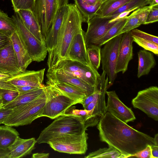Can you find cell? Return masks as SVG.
Returning a JSON list of instances; mask_svg holds the SVG:
<instances>
[{
  "label": "cell",
  "instance_id": "39",
  "mask_svg": "<svg viewBox=\"0 0 158 158\" xmlns=\"http://www.w3.org/2000/svg\"><path fill=\"white\" fill-rule=\"evenodd\" d=\"M0 94L3 106L13 101L19 95V92L17 91L0 89Z\"/></svg>",
  "mask_w": 158,
  "mask_h": 158
},
{
  "label": "cell",
  "instance_id": "16",
  "mask_svg": "<svg viewBox=\"0 0 158 158\" xmlns=\"http://www.w3.org/2000/svg\"><path fill=\"white\" fill-rule=\"evenodd\" d=\"M68 7V4L61 7L58 10L52 25L45 40L48 53L47 62L51 58L57 46L60 31Z\"/></svg>",
  "mask_w": 158,
  "mask_h": 158
},
{
  "label": "cell",
  "instance_id": "2",
  "mask_svg": "<svg viewBox=\"0 0 158 158\" xmlns=\"http://www.w3.org/2000/svg\"><path fill=\"white\" fill-rule=\"evenodd\" d=\"M84 22L81 14L74 4H68L60 31L57 46L50 60L48 70L53 68L60 61L66 59L69 47L75 36L81 31Z\"/></svg>",
  "mask_w": 158,
  "mask_h": 158
},
{
  "label": "cell",
  "instance_id": "24",
  "mask_svg": "<svg viewBox=\"0 0 158 158\" xmlns=\"http://www.w3.org/2000/svg\"><path fill=\"white\" fill-rule=\"evenodd\" d=\"M17 12L26 27L38 40L45 43L40 26L32 12L27 10H20Z\"/></svg>",
  "mask_w": 158,
  "mask_h": 158
},
{
  "label": "cell",
  "instance_id": "46",
  "mask_svg": "<svg viewBox=\"0 0 158 158\" xmlns=\"http://www.w3.org/2000/svg\"><path fill=\"white\" fill-rule=\"evenodd\" d=\"M94 97V93L86 97L82 102L81 104L85 109L88 105L93 101Z\"/></svg>",
  "mask_w": 158,
  "mask_h": 158
},
{
  "label": "cell",
  "instance_id": "34",
  "mask_svg": "<svg viewBox=\"0 0 158 158\" xmlns=\"http://www.w3.org/2000/svg\"><path fill=\"white\" fill-rule=\"evenodd\" d=\"M151 0H131L116 10L107 15L111 19L114 18L119 14L131 10L141 8L149 4Z\"/></svg>",
  "mask_w": 158,
  "mask_h": 158
},
{
  "label": "cell",
  "instance_id": "44",
  "mask_svg": "<svg viewBox=\"0 0 158 158\" xmlns=\"http://www.w3.org/2000/svg\"><path fill=\"white\" fill-rule=\"evenodd\" d=\"M11 43L10 37L0 32V49L8 46Z\"/></svg>",
  "mask_w": 158,
  "mask_h": 158
},
{
  "label": "cell",
  "instance_id": "7",
  "mask_svg": "<svg viewBox=\"0 0 158 158\" xmlns=\"http://www.w3.org/2000/svg\"><path fill=\"white\" fill-rule=\"evenodd\" d=\"M88 134H66L50 140L48 144L55 151L69 154H84L88 149Z\"/></svg>",
  "mask_w": 158,
  "mask_h": 158
},
{
  "label": "cell",
  "instance_id": "37",
  "mask_svg": "<svg viewBox=\"0 0 158 158\" xmlns=\"http://www.w3.org/2000/svg\"><path fill=\"white\" fill-rule=\"evenodd\" d=\"M35 0H11L14 10L17 12L20 10L33 11Z\"/></svg>",
  "mask_w": 158,
  "mask_h": 158
},
{
  "label": "cell",
  "instance_id": "43",
  "mask_svg": "<svg viewBox=\"0 0 158 158\" xmlns=\"http://www.w3.org/2000/svg\"><path fill=\"white\" fill-rule=\"evenodd\" d=\"M13 109H7L3 106L0 107V124H3L6 119L11 114Z\"/></svg>",
  "mask_w": 158,
  "mask_h": 158
},
{
  "label": "cell",
  "instance_id": "51",
  "mask_svg": "<svg viewBox=\"0 0 158 158\" xmlns=\"http://www.w3.org/2000/svg\"><path fill=\"white\" fill-rule=\"evenodd\" d=\"M157 5H158V0H151L149 6L152 7Z\"/></svg>",
  "mask_w": 158,
  "mask_h": 158
},
{
  "label": "cell",
  "instance_id": "48",
  "mask_svg": "<svg viewBox=\"0 0 158 158\" xmlns=\"http://www.w3.org/2000/svg\"><path fill=\"white\" fill-rule=\"evenodd\" d=\"M10 151L9 149H3L0 148V158H9Z\"/></svg>",
  "mask_w": 158,
  "mask_h": 158
},
{
  "label": "cell",
  "instance_id": "31",
  "mask_svg": "<svg viewBox=\"0 0 158 158\" xmlns=\"http://www.w3.org/2000/svg\"><path fill=\"white\" fill-rule=\"evenodd\" d=\"M85 158H125L126 156L114 147L109 145L108 148H100L89 153Z\"/></svg>",
  "mask_w": 158,
  "mask_h": 158
},
{
  "label": "cell",
  "instance_id": "54",
  "mask_svg": "<svg viewBox=\"0 0 158 158\" xmlns=\"http://www.w3.org/2000/svg\"><path fill=\"white\" fill-rule=\"evenodd\" d=\"M99 1H100L102 3H103L104 2H105L106 0H98Z\"/></svg>",
  "mask_w": 158,
  "mask_h": 158
},
{
  "label": "cell",
  "instance_id": "35",
  "mask_svg": "<svg viewBox=\"0 0 158 158\" xmlns=\"http://www.w3.org/2000/svg\"><path fill=\"white\" fill-rule=\"evenodd\" d=\"M100 47L92 44L86 48L87 52L90 63L96 69L99 68L101 63Z\"/></svg>",
  "mask_w": 158,
  "mask_h": 158
},
{
  "label": "cell",
  "instance_id": "38",
  "mask_svg": "<svg viewBox=\"0 0 158 158\" xmlns=\"http://www.w3.org/2000/svg\"><path fill=\"white\" fill-rule=\"evenodd\" d=\"M133 41L145 50L152 52L155 55L158 54V44L152 42L132 36Z\"/></svg>",
  "mask_w": 158,
  "mask_h": 158
},
{
  "label": "cell",
  "instance_id": "23",
  "mask_svg": "<svg viewBox=\"0 0 158 158\" xmlns=\"http://www.w3.org/2000/svg\"><path fill=\"white\" fill-rule=\"evenodd\" d=\"M37 143L34 138L24 139L18 137L9 148V158L23 157L31 153Z\"/></svg>",
  "mask_w": 158,
  "mask_h": 158
},
{
  "label": "cell",
  "instance_id": "15",
  "mask_svg": "<svg viewBox=\"0 0 158 158\" xmlns=\"http://www.w3.org/2000/svg\"><path fill=\"white\" fill-rule=\"evenodd\" d=\"M133 38L131 31L122 34L116 64L115 72L125 73L129 62L133 58Z\"/></svg>",
  "mask_w": 158,
  "mask_h": 158
},
{
  "label": "cell",
  "instance_id": "52",
  "mask_svg": "<svg viewBox=\"0 0 158 158\" xmlns=\"http://www.w3.org/2000/svg\"><path fill=\"white\" fill-rule=\"evenodd\" d=\"M154 139L156 144L158 145V134L157 133L155 135Z\"/></svg>",
  "mask_w": 158,
  "mask_h": 158
},
{
  "label": "cell",
  "instance_id": "14",
  "mask_svg": "<svg viewBox=\"0 0 158 158\" xmlns=\"http://www.w3.org/2000/svg\"><path fill=\"white\" fill-rule=\"evenodd\" d=\"M106 94L107 96V111L127 123L136 119L131 109L121 102L115 91H106Z\"/></svg>",
  "mask_w": 158,
  "mask_h": 158
},
{
  "label": "cell",
  "instance_id": "40",
  "mask_svg": "<svg viewBox=\"0 0 158 158\" xmlns=\"http://www.w3.org/2000/svg\"><path fill=\"white\" fill-rule=\"evenodd\" d=\"M132 36L140 39L149 41L158 44L157 36L149 34L137 29L131 31Z\"/></svg>",
  "mask_w": 158,
  "mask_h": 158
},
{
  "label": "cell",
  "instance_id": "10",
  "mask_svg": "<svg viewBox=\"0 0 158 158\" xmlns=\"http://www.w3.org/2000/svg\"><path fill=\"white\" fill-rule=\"evenodd\" d=\"M122 35L109 40L101 50V63L102 70L108 78V88L113 85L117 77L115 67Z\"/></svg>",
  "mask_w": 158,
  "mask_h": 158
},
{
  "label": "cell",
  "instance_id": "8",
  "mask_svg": "<svg viewBox=\"0 0 158 158\" xmlns=\"http://www.w3.org/2000/svg\"><path fill=\"white\" fill-rule=\"evenodd\" d=\"M61 70L65 74L77 78L92 86L98 85L100 77L97 70L78 61L65 59L59 61L52 69Z\"/></svg>",
  "mask_w": 158,
  "mask_h": 158
},
{
  "label": "cell",
  "instance_id": "42",
  "mask_svg": "<svg viewBox=\"0 0 158 158\" xmlns=\"http://www.w3.org/2000/svg\"><path fill=\"white\" fill-rule=\"evenodd\" d=\"M151 146L148 145L141 151L131 155L129 157H135L142 158H151Z\"/></svg>",
  "mask_w": 158,
  "mask_h": 158
},
{
  "label": "cell",
  "instance_id": "20",
  "mask_svg": "<svg viewBox=\"0 0 158 158\" xmlns=\"http://www.w3.org/2000/svg\"><path fill=\"white\" fill-rule=\"evenodd\" d=\"M46 75L47 79L76 87L84 91L89 95L93 93L94 91L95 86H92L81 79L65 74L61 70H48Z\"/></svg>",
  "mask_w": 158,
  "mask_h": 158
},
{
  "label": "cell",
  "instance_id": "32",
  "mask_svg": "<svg viewBox=\"0 0 158 158\" xmlns=\"http://www.w3.org/2000/svg\"><path fill=\"white\" fill-rule=\"evenodd\" d=\"M16 31V26L13 18L0 10V32L10 37Z\"/></svg>",
  "mask_w": 158,
  "mask_h": 158
},
{
  "label": "cell",
  "instance_id": "47",
  "mask_svg": "<svg viewBox=\"0 0 158 158\" xmlns=\"http://www.w3.org/2000/svg\"><path fill=\"white\" fill-rule=\"evenodd\" d=\"M158 158V145H154L151 146V158Z\"/></svg>",
  "mask_w": 158,
  "mask_h": 158
},
{
  "label": "cell",
  "instance_id": "49",
  "mask_svg": "<svg viewBox=\"0 0 158 158\" xmlns=\"http://www.w3.org/2000/svg\"><path fill=\"white\" fill-rule=\"evenodd\" d=\"M49 153H37L32 154L33 158H48L49 156Z\"/></svg>",
  "mask_w": 158,
  "mask_h": 158
},
{
  "label": "cell",
  "instance_id": "25",
  "mask_svg": "<svg viewBox=\"0 0 158 158\" xmlns=\"http://www.w3.org/2000/svg\"><path fill=\"white\" fill-rule=\"evenodd\" d=\"M138 55L139 63L137 76L139 78L148 74L156 63L153 54L145 49L140 50Z\"/></svg>",
  "mask_w": 158,
  "mask_h": 158
},
{
  "label": "cell",
  "instance_id": "41",
  "mask_svg": "<svg viewBox=\"0 0 158 158\" xmlns=\"http://www.w3.org/2000/svg\"><path fill=\"white\" fill-rule=\"evenodd\" d=\"M158 21V5L151 7L144 24L157 22Z\"/></svg>",
  "mask_w": 158,
  "mask_h": 158
},
{
  "label": "cell",
  "instance_id": "45",
  "mask_svg": "<svg viewBox=\"0 0 158 158\" xmlns=\"http://www.w3.org/2000/svg\"><path fill=\"white\" fill-rule=\"evenodd\" d=\"M19 93H25L40 88L36 87L29 86H17L15 87Z\"/></svg>",
  "mask_w": 158,
  "mask_h": 158
},
{
  "label": "cell",
  "instance_id": "13",
  "mask_svg": "<svg viewBox=\"0 0 158 158\" xmlns=\"http://www.w3.org/2000/svg\"><path fill=\"white\" fill-rule=\"evenodd\" d=\"M111 19L108 16L100 17L95 15L88 22L87 29L84 34L86 48L90 45L94 44L98 40L119 20L110 23Z\"/></svg>",
  "mask_w": 158,
  "mask_h": 158
},
{
  "label": "cell",
  "instance_id": "33",
  "mask_svg": "<svg viewBox=\"0 0 158 158\" xmlns=\"http://www.w3.org/2000/svg\"><path fill=\"white\" fill-rule=\"evenodd\" d=\"M64 114L73 115L80 117L86 128L96 126L90 111L84 109H77L75 106H72L65 111Z\"/></svg>",
  "mask_w": 158,
  "mask_h": 158
},
{
  "label": "cell",
  "instance_id": "19",
  "mask_svg": "<svg viewBox=\"0 0 158 158\" xmlns=\"http://www.w3.org/2000/svg\"><path fill=\"white\" fill-rule=\"evenodd\" d=\"M21 72L11 42L0 49V73L13 76Z\"/></svg>",
  "mask_w": 158,
  "mask_h": 158
},
{
  "label": "cell",
  "instance_id": "4",
  "mask_svg": "<svg viewBox=\"0 0 158 158\" xmlns=\"http://www.w3.org/2000/svg\"><path fill=\"white\" fill-rule=\"evenodd\" d=\"M46 101L44 92L32 101L17 107L13 109L11 114L3 124L11 127H18L30 124L39 115Z\"/></svg>",
  "mask_w": 158,
  "mask_h": 158
},
{
  "label": "cell",
  "instance_id": "26",
  "mask_svg": "<svg viewBox=\"0 0 158 158\" xmlns=\"http://www.w3.org/2000/svg\"><path fill=\"white\" fill-rule=\"evenodd\" d=\"M44 90L45 87L25 93H19V95L13 101L3 106L7 109H13L35 100L42 94Z\"/></svg>",
  "mask_w": 158,
  "mask_h": 158
},
{
  "label": "cell",
  "instance_id": "18",
  "mask_svg": "<svg viewBox=\"0 0 158 158\" xmlns=\"http://www.w3.org/2000/svg\"><path fill=\"white\" fill-rule=\"evenodd\" d=\"M84 32L82 30L75 36L69 47L66 59L78 61L94 68L90 63L87 53L84 40Z\"/></svg>",
  "mask_w": 158,
  "mask_h": 158
},
{
  "label": "cell",
  "instance_id": "12",
  "mask_svg": "<svg viewBox=\"0 0 158 158\" xmlns=\"http://www.w3.org/2000/svg\"><path fill=\"white\" fill-rule=\"evenodd\" d=\"M108 86V77L103 71L98 85L95 86L93 100L84 109L90 111L96 125L107 112L105 95Z\"/></svg>",
  "mask_w": 158,
  "mask_h": 158
},
{
  "label": "cell",
  "instance_id": "9",
  "mask_svg": "<svg viewBox=\"0 0 158 158\" xmlns=\"http://www.w3.org/2000/svg\"><path fill=\"white\" fill-rule=\"evenodd\" d=\"M16 31L25 44L32 61L40 62L45 59L48 52L45 43L38 40L25 26L17 12L12 16Z\"/></svg>",
  "mask_w": 158,
  "mask_h": 158
},
{
  "label": "cell",
  "instance_id": "21",
  "mask_svg": "<svg viewBox=\"0 0 158 158\" xmlns=\"http://www.w3.org/2000/svg\"><path fill=\"white\" fill-rule=\"evenodd\" d=\"M13 49L17 58L19 67L22 72L25 71L32 61L27 48L17 31L10 37Z\"/></svg>",
  "mask_w": 158,
  "mask_h": 158
},
{
  "label": "cell",
  "instance_id": "6",
  "mask_svg": "<svg viewBox=\"0 0 158 158\" xmlns=\"http://www.w3.org/2000/svg\"><path fill=\"white\" fill-rule=\"evenodd\" d=\"M69 0H35L32 11L39 24L44 40L58 10L68 4Z\"/></svg>",
  "mask_w": 158,
  "mask_h": 158
},
{
  "label": "cell",
  "instance_id": "27",
  "mask_svg": "<svg viewBox=\"0 0 158 158\" xmlns=\"http://www.w3.org/2000/svg\"><path fill=\"white\" fill-rule=\"evenodd\" d=\"M18 132L12 127L0 126V148L9 149L19 136Z\"/></svg>",
  "mask_w": 158,
  "mask_h": 158
},
{
  "label": "cell",
  "instance_id": "1",
  "mask_svg": "<svg viewBox=\"0 0 158 158\" xmlns=\"http://www.w3.org/2000/svg\"><path fill=\"white\" fill-rule=\"evenodd\" d=\"M97 125L100 140L116 149L126 158L148 145H156L154 138L134 129L108 111Z\"/></svg>",
  "mask_w": 158,
  "mask_h": 158
},
{
  "label": "cell",
  "instance_id": "28",
  "mask_svg": "<svg viewBox=\"0 0 158 158\" xmlns=\"http://www.w3.org/2000/svg\"><path fill=\"white\" fill-rule=\"evenodd\" d=\"M74 4L82 16L84 22H88L96 15V14L102 3L99 1L94 5L88 4L82 0H73Z\"/></svg>",
  "mask_w": 158,
  "mask_h": 158
},
{
  "label": "cell",
  "instance_id": "29",
  "mask_svg": "<svg viewBox=\"0 0 158 158\" xmlns=\"http://www.w3.org/2000/svg\"><path fill=\"white\" fill-rule=\"evenodd\" d=\"M127 18L128 16H127L118 21L95 42L94 45L100 47L110 39L121 34V31L127 22Z\"/></svg>",
  "mask_w": 158,
  "mask_h": 158
},
{
  "label": "cell",
  "instance_id": "53",
  "mask_svg": "<svg viewBox=\"0 0 158 158\" xmlns=\"http://www.w3.org/2000/svg\"><path fill=\"white\" fill-rule=\"evenodd\" d=\"M3 102L2 96L0 94V107L3 106Z\"/></svg>",
  "mask_w": 158,
  "mask_h": 158
},
{
  "label": "cell",
  "instance_id": "22",
  "mask_svg": "<svg viewBox=\"0 0 158 158\" xmlns=\"http://www.w3.org/2000/svg\"><path fill=\"white\" fill-rule=\"evenodd\" d=\"M46 85L52 86L73 100L76 104H81L82 101L89 96L81 89L66 83L47 79Z\"/></svg>",
  "mask_w": 158,
  "mask_h": 158
},
{
  "label": "cell",
  "instance_id": "17",
  "mask_svg": "<svg viewBox=\"0 0 158 158\" xmlns=\"http://www.w3.org/2000/svg\"><path fill=\"white\" fill-rule=\"evenodd\" d=\"M45 69L39 70L25 71L13 76L6 81L15 87L29 86L38 88L45 87L43 84Z\"/></svg>",
  "mask_w": 158,
  "mask_h": 158
},
{
  "label": "cell",
  "instance_id": "3",
  "mask_svg": "<svg viewBox=\"0 0 158 158\" xmlns=\"http://www.w3.org/2000/svg\"><path fill=\"white\" fill-rule=\"evenodd\" d=\"M87 128L80 117L64 114L55 118L41 131L36 140L37 143H48L51 139L64 134L82 133Z\"/></svg>",
  "mask_w": 158,
  "mask_h": 158
},
{
  "label": "cell",
  "instance_id": "30",
  "mask_svg": "<svg viewBox=\"0 0 158 158\" xmlns=\"http://www.w3.org/2000/svg\"><path fill=\"white\" fill-rule=\"evenodd\" d=\"M131 0H106L102 3L96 15L100 17L108 15Z\"/></svg>",
  "mask_w": 158,
  "mask_h": 158
},
{
  "label": "cell",
  "instance_id": "11",
  "mask_svg": "<svg viewBox=\"0 0 158 158\" xmlns=\"http://www.w3.org/2000/svg\"><path fill=\"white\" fill-rule=\"evenodd\" d=\"M135 108L138 109L148 117L158 120V88L152 86L138 92L131 101Z\"/></svg>",
  "mask_w": 158,
  "mask_h": 158
},
{
  "label": "cell",
  "instance_id": "50",
  "mask_svg": "<svg viewBox=\"0 0 158 158\" xmlns=\"http://www.w3.org/2000/svg\"><path fill=\"white\" fill-rule=\"evenodd\" d=\"M85 2L90 5H94L96 3L98 0H82Z\"/></svg>",
  "mask_w": 158,
  "mask_h": 158
},
{
  "label": "cell",
  "instance_id": "36",
  "mask_svg": "<svg viewBox=\"0 0 158 158\" xmlns=\"http://www.w3.org/2000/svg\"><path fill=\"white\" fill-rule=\"evenodd\" d=\"M141 25L142 24L134 10L128 16L127 22L121 31V34L130 31Z\"/></svg>",
  "mask_w": 158,
  "mask_h": 158
},
{
  "label": "cell",
  "instance_id": "5",
  "mask_svg": "<svg viewBox=\"0 0 158 158\" xmlns=\"http://www.w3.org/2000/svg\"><path fill=\"white\" fill-rule=\"evenodd\" d=\"M46 96L45 104L39 117H47L54 119L64 114L65 111L76 103L53 86H45Z\"/></svg>",
  "mask_w": 158,
  "mask_h": 158
}]
</instances>
